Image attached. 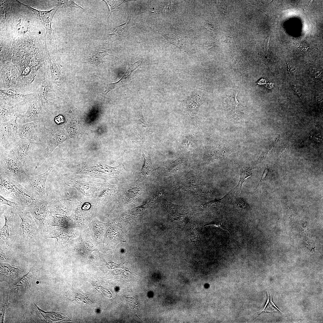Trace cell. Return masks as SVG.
Here are the masks:
<instances>
[{
    "mask_svg": "<svg viewBox=\"0 0 323 323\" xmlns=\"http://www.w3.org/2000/svg\"><path fill=\"white\" fill-rule=\"evenodd\" d=\"M0 195L16 201L25 208L34 199L19 183L0 173Z\"/></svg>",
    "mask_w": 323,
    "mask_h": 323,
    "instance_id": "cell-1",
    "label": "cell"
},
{
    "mask_svg": "<svg viewBox=\"0 0 323 323\" xmlns=\"http://www.w3.org/2000/svg\"><path fill=\"white\" fill-rule=\"evenodd\" d=\"M39 90V88L33 93L24 94L12 89H1L0 99L13 108L19 115L26 111L30 104L38 95Z\"/></svg>",
    "mask_w": 323,
    "mask_h": 323,
    "instance_id": "cell-2",
    "label": "cell"
},
{
    "mask_svg": "<svg viewBox=\"0 0 323 323\" xmlns=\"http://www.w3.org/2000/svg\"><path fill=\"white\" fill-rule=\"evenodd\" d=\"M18 124L19 135L22 139L32 140L39 143L47 141L50 134L45 126L44 120Z\"/></svg>",
    "mask_w": 323,
    "mask_h": 323,
    "instance_id": "cell-3",
    "label": "cell"
},
{
    "mask_svg": "<svg viewBox=\"0 0 323 323\" xmlns=\"http://www.w3.org/2000/svg\"><path fill=\"white\" fill-rule=\"evenodd\" d=\"M0 173L22 184L28 175L25 170V163L0 153Z\"/></svg>",
    "mask_w": 323,
    "mask_h": 323,
    "instance_id": "cell-4",
    "label": "cell"
},
{
    "mask_svg": "<svg viewBox=\"0 0 323 323\" xmlns=\"http://www.w3.org/2000/svg\"><path fill=\"white\" fill-rule=\"evenodd\" d=\"M17 119L0 123V153L10 149L21 140L18 133Z\"/></svg>",
    "mask_w": 323,
    "mask_h": 323,
    "instance_id": "cell-5",
    "label": "cell"
},
{
    "mask_svg": "<svg viewBox=\"0 0 323 323\" xmlns=\"http://www.w3.org/2000/svg\"><path fill=\"white\" fill-rule=\"evenodd\" d=\"M54 167L36 176L27 177L21 184L34 199H45V185L48 177Z\"/></svg>",
    "mask_w": 323,
    "mask_h": 323,
    "instance_id": "cell-6",
    "label": "cell"
},
{
    "mask_svg": "<svg viewBox=\"0 0 323 323\" xmlns=\"http://www.w3.org/2000/svg\"><path fill=\"white\" fill-rule=\"evenodd\" d=\"M38 96L46 117L52 109L55 95L48 69L45 65L42 82Z\"/></svg>",
    "mask_w": 323,
    "mask_h": 323,
    "instance_id": "cell-7",
    "label": "cell"
},
{
    "mask_svg": "<svg viewBox=\"0 0 323 323\" xmlns=\"http://www.w3.org/2000/svg\"><path fill=\"white\" fill-rule=\"evenodd\" d=\"M0 68V77L4 89L15 90L21 93L20 75L17 68L11 63L7 62L1 64Z\"/></svg>",
    "mask_w": 323,
    "mask_h": 323,
    "instance_id": "cell-8",
    "label": "cell"
},
{
    "mask_svg": "<svg viewBox=\"0 0 323 323\" xmlns=\"http://www.w3.org/2000/svg\"><path fill=\"white\" fill-rule=\"evenodd\" d=\"M162 203V206L167 211L168 221L171 226L181 228L185 225L188 211L186 206L173 204L166 200H163Z\"/></svg>",
    "mask_w": 323,
    "mask_h": 323,
    "instance_id": "cell-9",
    "label": "cell"
},
{
    "mask_svg": "<svg viewBox=\"0 0 323 323\" xmlns=\"http://www.w3.org/2000/svg\"><path fill=\"white\" fill-rule=\"evenodd\" d=\"M38 143L31 139L21 140L14 147L3 153L25 163L30 155L34 146Z\"/></svg>",
    "mask_w": 323,
    "mask_h": 323,
    "instance_id": "cell-10",
    "label": "cell"
},
{
    "mask_svg": "<svg viewBox=\"0 0 323 323\" xmlns=\"http://www.w3.org/2000/svg\"><path fill=\"white\" fill-rule=\"evenodd\" d=\"M46 117L37 95L30 104L26 111L18 116L17 122L18 124H24L34 121L44 120Z\"/></svg>",
    "mask_w": 323,
    "mask_h": 323,
    "instance_id": "cell-11",
    "label": "cell"
},
{
    "mask_svg": "<svg viewBox=\"0 0 323 323\" xmlns=\"http://www.w3.org/2000/svg\"><path fill=\"white\" fill-rule=\"evenodd\" d=\"M50 203L45 199H34L25 208L38 224L42 225L48 217Z\"/></svg>",
    "mask_w": 323,
    "mask_h": 323,
    "instance_id": "cell-12",
    "label": "cell"
},
{
    "mask_svg": "<svg viewBox=\"0 0 323 323\" xmlns=\"http://www.w3.org/2000/svg\"><path fill=\"white\" fill-rule=\"evenodd\" d=\"M22 4L25 6L33 12L44 25L46 30V34H48L50 42L51 43L53 40H54L56 42L54 31L51 27V25L53 16L58 9V7H55L49 10L42 11L36 9L23 4Z\"/></svg>",
    "mask_w": 323,
    "mask_h": 323,
    "instance_id": "cell-13",
    "label": "cell"
},
{
    "mask_svg": "<svg viewBox=\"0 0 323 323\" xmlns=\"http://www.w3.org/2000/svg\"><path fill=\"white\" fill-rule=\"evenodd\" d=\"M143 61L140 60L130 64L123 76L119 81L114 83L105 84L104 86L105 90L102 94V96L104 97L111 90L121 87H124L128 84L132 80L134 79V78H132L131 77L132 74L139 66L143 65Z\"/></svg>",
    "mask_w": 323,
    "mask_h": 323,
    "instance_id": "cell-14",
    "label": "cell"
},
{
    "mask_svg": "<svg viewBox=\"0 0 323 323\" xmlns=\"http://www.w3.org/2000/svg\"><path fill=\"white\" fill-rule=\"evenodd\" d=\"M63 130L58 131L54 135H49L47 141V146L45 149L40 157L36 167L37 168L42 164L46 159L52 152L55 148L65 140V136Z\"/></svg>",
    "mask_w": 323,
    "mask_h": 323,
    "instance_id": "cell-15",
    "label": "cell"
},
{
    "mask_svg": "<svg viewBox=\"0 0 323 323\" xmlns=\"http://www.w3.org/2000/svg\"><path fill=\"white\" fill-rule=\"evenodd\" d=\"M131 16L130 13L129 18L127 22L117 26L112 33L107 34L106 38V42L112 43L115 41L122 40L125 37L128 29L132 26Z\"/></svg>",
    "mask_w": 323,
    "mask_h": 323,
    "instance_id": "cell-16",
    "label": "cell"
},
{
    "mask_svg": "<svg viewBox=\"0 0 323 323\" xmlns=\"http://www.w3.org/2000/svg\"><path fill=\"white\" fill-rule=\"evenodd\" d=\"M18 214L22 220L20 228L22 233L27 237L32 238L35 232L32 219L24 210L18 212Z\"/></svg>",
    "mask_w": 323,
    "mask_h": 323,
    "instance_id": "cell-17",
    "label": "cell"
},
{
    "mask_svg": "<svg viewBox=\"0 0 323 323\" xmlns=\"http://www.w3.org/2000/svg\"><path fill=\"white\" fill-rule=\"evenodd\" d=\"M0 123L7 122L18 118V114L16 111L1 99L0 100Z\"/></svg>",
    "mask_w": 323,
    "mask_h": 323,
    "instance_id": "cell-18",
    "label": "cell"
},
{
    "mask_svg": "<svg viewBox=\"0 0 323 323\" xmlns=\"http://www.w3.org/2000/svg\"><path fill=\"white\" fill-rule=\"evenodd\" d=\"M255 166L253 164L252 166L238 167L240 171V179L237 185L234 188V192L236 191L237 193H240L245 181L252 175Z\"/></svg>",
    "mask_w": 323,
    "mask_h": 323,
    "instance_id": "cell-19",
    "label": "cell"
},
{
    "mask_svg": "<svg viewBox=\"0 0 323 323\" xmlns=\"http://www.w3.org/2000/svg\"><path fill=\"white\" fill-rule=\"evenodd\" d=\"M234 191L233 188L221 199L211 200L201 205L196 206L194 208L193 211L196 212L202 209L218 207L227 200Z\"/></svg>",
    "mask_w": 323,
    "mask_h": 323,
    "instance_id": "cell-20",
    "label": "cell"
},
{
    "mask_svg": "<svg viewBox=\"0 0 323 323\" xmlns=\"http://www.w3.org/2000/svg\"><path fill=\"white\" fill-rule=\"evenodd\" d=\"M185 232L187 236L193 243L194 247L198 248L200 243V236L196 225L190 223L186 227Z\"/></svg>",
    "mask_w": 323,
    "mask_h": 323,
    "instance_id": "cell-21",
    "label": "cell"
},
{
    "mask_svg": "<svg viewBox=\"0 0 323 323\" xmlns=\"http://www.w3.org/2000/svg\"><path fill=\"white\" fill-rule=\"evenodd\" d=\"M110 49V48L107 49L103 50L102 52H98L95 51L90 55L87 60V62L88 63L92 65L96 66L101 63L105 62L103 59V57L105 56H113L117 58L116 56L109 55L108 54V52Z\"/></svg>",
    "mask_w": 323,
    "mask_h": 323,
    "instance_id": "cell-22",
    "label": "cell"
},
{
    "mask_svg": "<svg viewBox=\"0 0 323 323\" xmlns=\"http://www.w3.org/2000/svg\"><path fill=\"white\" fill-rule=\"evenodd\" d=\"M144 158V165L141 169V173L145 176H148L156 170L155 167L152 164L150 159L147 157L143 152Z\"/></svg>",
    "mask_w": 323,
    "mask_h": 323,
    "instance_id": "cell-23",
    "label": "cell"
},
{
    "mask_svg": "<svg viewBox=\"0 0 323 323\" xmlns=\"http://www.w3.org/2000/svg\"><path fill=\"white\" fill-rule=\"evenodd\" d=\"M0 202L1 204L6 205L10 206L11 208L16 209L18 212L23 210L24 208L16 202L11 201L7 199L1 195Z\"/></svg>",
    "mask_w": 323,
    "mask_h": 323,
    "instance_id": "cell-24",
    "label": "cell"
},
{
    "mask_svg": "<svg viewBox=\"0 0 323 323\" xmlns=\"http://www.w3.org/2000/svg\"><path fill=\"white\" fill-rule=\"evenodd\" d=\"M236 208L239 210L248 209L250 208V206L246 199L242 197L237 198L235 203Z\"/></svg>",
    "mask_w": 323,
    "mask_h": 323,
    "instance_id": "cell-25",
    "label": "cell"
},
{
    "mask_svg": "<svg viewBox=\"0 0 323 323\" xmlns=\"http://www.w3.org/2000/svg\"><path fill=\"white\" fill-rule=\"evenodd\" d=\"M16 28L18 32L21 33H26L28 31V25L25 21L20 19L17 23Z\"/></svg>",
    "mask_w": 323,
    "mask_h": 323,
    "instance_id": "cell-26",
    "label": "cell"
},
{
    "mask_svg": "<svg viewBox=\"0 0 323 323\" xmlns=\"http://www.w3.org/2000/svg\"><path fill=\"white\" fill-rule=\"evenodd\" d=\"M108 4L110 10V13L108 17L109 18L112 13H114L117 10L121 5L125 1H123L121 3L119 4L115 1H105L103 0Z\"/></svg>",
    "mask_w": 323,
    "mask_h": 323,
    "instance_id": "cell-27",
    "label": "cell"
},
{
    "mask_svg": "<svg viewBox=\"0 0 323 323\" xmlns=\"http://www.w3.org/2000/svg\"><path fill=\"white\" fill-rule=\"evenodd\" d=\"M55 3L57 4H64L70 6L72 7L76 8H79L85 10L84 9L80 6L75 3L73 0H61V1H54Z\"/></svg>",
    "mask_w": 323,
    "mask_h": 323,
    "instance_id": "cell-28",
    "label": "cell"
},
{
    "mask_svg": "<svg viewBox=\"0 0 323 323\" xmlns=\"http://www.w3.org/2000/svg\"><path fill=\"white\" fill-rule=\"evenodd\" d=\"M273 148V146H272L268 149H266L265 151H264L261 154L259 158L253 164L255 166L259 162L264 160L266 158L267 156L269 154Z\"/></svg>",
    "mask_w": 323,
    "mask_h": 323,
    "instance_id": "cell-29",
    "label": "cell"
},
{
    "mask_svg": "<svg viewBox=\"0 0 323 323\" xmlns=\"http://www.w3.org/2000/svg\"><path fill=\"white\" fill-rule=\"evenodd\" d=\"M212 226V227H216V228H220L223 229L225 230H226L231 235V233H230L229 231L224 226H223V225L221 223H211L209 224H208L206 225L205 226Z\"/></svg>",
    "mask_w": 323,
    "mask_h": 323,
    "instance_id": "cell-30",
    "label": "cell"
},
{
    "mask_svg": "<svg viewBox=\"0 0 323 323\" xmlns=\"http://www.w3.org/2000/svg\"><path fill=\"white\" fill-rule=\"evenodd\" d=\"M289 147V146L287 144L284 145L280 148L278 154L277 158L278 159L281 157V155L285 151H287Z\"/></svg>",
    "mask_w": 323,
    "mask_h": 323,
    "instance_id": "cell-31",
    "label": "cell"
},
{
    "mask_svg": "<svg viewBox=\"0 0 323 323\" xmlns=\"http://www.w3.org/2000/svg\"><path fill=\"white\" fill-rule=\"evenodd\" d=\"M268 172V169L267 168L265 169V170L262 176V177L261 180L259 182L255 190H256L257 189L260 187V186L261 185L263 181L264 180V179L266 177Z\"/></svg>",
    "mask_w": 323,
    "mask_h": 323,
    "instance_id": "cell-32",
    "label": "cell"
},
{
    "mask_svg": "<svg viewBox=\"0 0 323 323\" xmlns=\"http://www.w3.org/2000/svg\"><path fill=\"white\" fill-rule=\"evenodd\" d=\"M215 45L216 43L214 42L208 41L205 42L204 46L208 48H209Z\"/></svg>",
    "mask_w": 323,
    "mask_h": 323,
    "instance_id": "cell-33",
    "label": "cell"
},
{
    "mask_svg": "<svg viewBox=\"0 0 323 323\" xmlns=\"http://www.w3.org/2000/svg\"><path fill=\"white\" fill-rule=\"evenodd\" d=\"M55 121L57 124L62 123L64 121V118L62 115H59L55 118Z\"/></svg>",
    "mask_w": 323,
    "mask_h": 323,
    "instance_id": "cell-34",
    "label": "cell"
},
{
    "mask_svg": "<svg viewBox=\"0 0 323 323\" xmlns=\"http://www.w3.org/2000/svg\"><path fill=\"white\" fill-rule=\"evenodd\" d=\"M267 292V301H266V303L264 306L263 307V309L262 310H260L259 311H258L257 312H260L259 313H262V312H265V309L266 308V307L267 306V305H268V303H269V294H268V292Z\"/></svg>",
    "mask_w": 323,
    "mask_h": 323,
    "instance_id": "cell-35",
    "label": "cell"
},
{
    "mask_svg": "<svg viewBox=\"0 0 323 323\" xmlns=\"http://www.w3.org/2000/svg\"><path fill=\"white\" fill-rule=\"evenodd\" d=\"M206 28L207 29L211 31H213L214 30V28L211 25V24L210 23L208 22H207L206 25Z\"/></svg>",
    "mask_w": 323,
    "mask_h": 323,
    "instance_id": "cell-36",
    "label": "cell"
},
{
    "mask_svg": "<svg viewBox=\"0 0 323 323\" xmlns=\"http://www.w3.org/2000/svg\"><path fill=\"white\" fill-rule=\"evenodd\" d=\"M90 205L89 203H86L84 204L82 208L83 210H87L90 207Z\"/></svg>",
    "mask_w": 323,
    "mask_h": 323,
    "instance_id": "cell-37",
    "label": "cell"
},
{
    "mask_svg": "<svg viewBox=\"0 0 323 323\" xmlns=\"http://www.w3.org/2000/svg\"><path fill=\"white\" fill-rule=\"evenodd\" d=\"M293 89L295 92V93L298 95L299 96L301 95V91H299L300 90L298 88L295 86V87H293Z\"/></svg>",
    "mask_w": 323,
    "mask_h": 323,
    "instance_id": "cell-38",
    "label": "cell"
},
{
    "mask_svg": "<svg viewBox=\"0 0 323 323\" xmlns=\"http://www.w3.org/2000/svg\"><path fill=\"white\" fill-rule=\"evenodd\" d=\"M272 298H271V299H270V303H271V304H272V305H273V306H274V307H275V308H276V309H277V310H279V311L280 312H281V313H283V314H284V313H283V312H282V311H281V310H279V309H278V307H277L275 305V304H274V303L273 302V301H272Z\"/></svg>",
    "mask_w": 323,
    "mask_h": 323,
    "instance_id": "cell-39",
    "label": "cell"
}]
</instances>
